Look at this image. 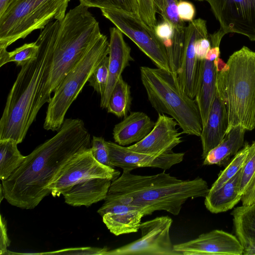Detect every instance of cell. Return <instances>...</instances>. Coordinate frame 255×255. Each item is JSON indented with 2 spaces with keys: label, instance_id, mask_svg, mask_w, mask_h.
Listing matches in <instances>:
<instances>
[{
  "label": "cell",
  "instance_id": "cell-1",
  "mask_svg": "<svg viewBox=\"0 0 255 255\" xmlns=\"http://www.w3.org/2000/svg\"><path fill=\"white\" fill-rule=\"evenodd\" d=\"M58 131L1 181L4 198L10 205L23 209L36 207L51 194L47 187L67 161L91 147L90 134L80 119L65 120Z\"/></svg>",
  "mask_w": 255,
  "mask_h": 255
},
{
  "label": "cell",
  "instance_id": "cell-2",
  "mask_svg": "<svg viewBox=\"0 0 255 255\" xmlns=\"http://www.w3.org/2000/svg\"><path fill=\"white\" fill-rule=\"evenodd\" d=\"M209 189L207 182L199 177L182 180L164 171L141 175L123 170L122 175L112 182L108 194L142 209L147 216L161 210L176 216L188 199L205 197Z\"/></svg>",
  "mask_w": 255,
  "mask_h": 255
},
{
  "label": "cell",
  "instance_id": "cell-3",
  "mask_svg": "<svg viewBox=\"0 0 255 255\" xmlns=\"http://www.w3.org/2000/svg\"><path fill=\"white\" fill-rule=\"evenodd\" d=\"M99 24L88 8L71 9L59 21L52 52L43 73L35 113L49 103L51 94L102 35Z\"/></svg>",
  "mask_w": 255,
  "mask_h": 255
},
{
  "label": "cell",
  "instance_id": "cell-4",
  "mask_svg": "<svg viewBox=\"0 0 255 255\" xmlns=\"http://www.w3.org/2000/svg\"><path fill=\"white\" fill-rule=\"evenodd\" d=\"M59 21L54 20L43 29L35 41L39 46L37 57L21 67L0 120V140L21 143L35 120L36 100Z\"/></svg>",
  "mask_w": 255,
  "mask_h": 255
},
{
  "label": "cell",
  "instance_id": "cell-5",
  "mask_svg": "<svg viewBox=\"0 0 255 255\" xmlns=\"http://www.w3.org/2000/svg\"><path fill=\"white\" fill-rule=\"evenodd\" d=\"M217 66V91L226 107L227 133L238 126L253 130L255 128V52L244 46L234 52L226 63L219 57Z\"/></svg>",
  "mask_w": 255,
  "mask_h": 255
},
{
  "label": "cell",
  "instance_id": "cell-6",
  "mask_svg": "<svg viewBox=\"0 0 255 255\" xmlns=\"http://www.w3.org/2000/svg\"><path fill=\"white\" fill-rule=\"evenodd\" d=\"M140 78L148 100L160 114L173 118L182 133L200 136L202 130L200 113L195 99L181 89L177 76L159 68L140 67Z\"/></svg>",
  "mask_w": 255,
  "mask_h": 255
},
{
  "label": "cell",
  "instance_id": "cell-7",
  "mask_svg": "<svg viewBox=\"0 0 255 255\" xmlns=\"http://www.w3.org/2000/svg\"><path fill=\"white\" fill-rule=\"evenodd\" d=\"M70 0H18L0 16V48L24 39L50 22L61 21Z\"/></svg>",
  "mask_w": 255,
  "mask_h": 255
},
{
  "label": "cell",
  "instance_id": "cell-8",
  "mask_svg": "<svg viewBox=\"0 0 255 255\" xmlns=\"http://www.w3.org/2000/svg\"><path fill=\"white\" fill-rule=\"evenodd\" d=\"M109 42L102 34L83 58L66 75L48 103L43 128L58 131L65 115L101 61L109 53Z\"/></svg>",
  "mask_w": 255,
  "mask_h": 255
},
{
  "label": "cell",
  "instance_id": "cell-9",
  "mask_svg": "<svg viewBox=\"0 0 255 255\" xmlns=\"http://www.w3.org/2000/svg\"><path fill=\"white\" fill-rule=\"evenodd\" d=\"M101 10L103 15L130 39L157 68L171 72L164 46L138 14L115 9Z\"/></svg>",
  "mask_w": 255,
  "mask_h": 255
},
{
  "label": "cell",
  "instance_id": "cell-10",
  "mask_svg": "<svg viewBox=\"0 0 255 255\" xmlns=\"http://www.w3.org/2000/svg\"><path fill=\"white\" fill-rule=\"evenodd\" d=\"M120 175L119 170L96 160L90 148L76 153L67 161L47 188L53 197H59L81 181L94 178L109 179L113 181Z\"/></svg>",
  "mask_w": 255,
  "mask_h": 255
},
{
  "label": "cell",
  "instance_id": "cell-11",
  "mask_svg": "<svg viewBox=\"0 0 255 255\" xmlns=\"http://www.w3.org/2000/svg\"><path fill=\"white\" fill-rule=\"evenodd\" d=\"M172 219L155 218L141 223V236L121 247L109 250L105 255H181L176 252L170 237Z\"/></svg>",
  "mask_w": 255,
  "mask_h": 255
},
{
  "label": "cell",
  "instance_id": "cell-12",
  "mask_svg": "<svg viewBox=\"0 0 255 255\" xmlns=\"http://www.w3.org/2000/svg\"><path fill=\"white\" fill-rule=\"evenodd\" d=\"M226 34L236 33L255 41V0H205Z\"/></svg>",
  "mask_w": 255,
  "mask_h": 255
},
{
  "label": "cell",
  "instance_id": "cell-13",
  "mask_svg": "<svg viewBox=\"0 0 255 255\" xmlns=\"http://www.w3.org/2000/svg\"><path fill=\"white\" fill-rule=\"evenodd\" d=\"M209 35L206 21L198 18L186 26L184 49L177 79L181 89L190 98L195 99L198 80L199 60L195 50L196 40Z\"/></svg>",
  "mask_w": 255,
  "mask_h": 255
},
{
  "label": "cell",
  "instance_id": "cell-14",
  "mask_svg": "<svg viewBox=\"0 0 255 255\" xmlns=\"http://www.w3.org/2000/svg\"><path fill=\"white\" fill-rule=\"evenodd\" d=\"M109 158L115 167L123 170L131 171L140 167L159 168L163 170L182 161L185 153L174 152L172 150L159 154H148L129 150L128 147L116 142L106 141Z\"/></svg>",
  "mask_w": 255,
  "mask_h": 255
},
{
  "label": "cell",
  "instance_id": "cell-15",
  "mask_svg": "<svg viewBox=\"0 0 255 255\" xmlns=\"http://www.w3.org/2000/svg\"><path fill=\"white\" fill-rule=\"evenodd\" d=\"M104 200L97 212L111 233L118 236L138 231L142 218L147 216L144 210L108 193Z\"/></svg>",
  "mask_w": 255,
  "mask_h": 255
},
{
  "label": "cell",
  "instance_id": "cell-16",
  "mask_svg": "<svg viewBox=\"0 0 255 255\" xmlns=\"http://www.w3.org/2000/svg\"><path fill=\"white\" fill-rule=\"evenodd\" d=\"M181 255H243L236 236L220 230L202 234L191 241L173 245Z\"/></svg>",
  "mask_w": 255,
  "mask_h": 255
},
{
  "label": "cell",
  "instance_id": "cell-17",
  "mask_svg": "<svg viewBox=\"0 0 255 255\" xmlns=\"http://www.w3.org/2000/svg\"><path fill=\"white\" fill-rule=\"evenodd\" d=\"M177 122L172 117L158 114L155 125L151 131L141 140L128 148L135 152L159 154L172 150L182 141L176 126Z\"/></svg>",
  "mask_w": 255,
  "mask_h": 255
},
{
  "label": "cell",
  "instance_id": "cell-18",
  "mask_svg": "<svg viewBox=\"0 0 255 255\" xmlns=\"http://www.w3.org/2000/svg\"><path fill=\"white\" fill-rule=\"evenodd\" d=\"M219 46H211L206 57L199 60L195 101L201 117L202 126L206 124L217 91L218 73L217 60Z\"/></svg>",
  "mask_w": 255,
  "mask_h": 255
},
{
  "label": "cell",
  "instance_id": "cell-19",
  "mask_svg": "<svg viewBox=\"0 0 255 255\" xmlns=\"http://www.w3.org/2000/svg\"><path fill=\"white\" fill-rule=\"evenodd\" d=\"M109 77L106 90L101 98L100 107L106 108L110 96L124 70L130 66L133 59L131 49L126 42L123 33L116 27L110 29Z\"/></svg>",
  "mask_w": 255,
  "mask_h": 255
},
{
  "label": "cell",
  "instance_id": "cell-20",
  "mask_svg": "<svg viewBox=\"0 0 255 255\" xmlns=\"http://www.w3.org/2000/svg\"><path fill=\"white\" fill-rule=\"evenodd\" d=\"M228 127V118L226 106L217 91L211 106L207 121L200 134L202 146V157L224 139Z\"/></svg>",
  "mask_w": 255,
  "mask_h": 255
},
{
  "label": "cell",
  "instance_id": "cell-21",
  "mask_svg": "<svg viewBox=\"0 0 255 255\" xmlns=\"http://www.w3.org/2000/svg\"><path fill=\"white\" fill-rule=\"evenodd\" d=\"M155 123L144 113L131 112L116 124L113 130L116 143L125 146L143 139L152 129Z\"/></svg>",
  "mask_w": 255,
  "mask_h": 255
},
{
  "label": "cell",
  "instance_id": "cell-22",
  "mask_svg": "<svg viewBox=\"0 0 255 255\" xmlns=\"http://www.w3.org/2000/svg\"><path fill=\"white\" fill-rule=\"evenodd\" d=\"M112 182L109 179L101 178L81 181L63 195L65 202L74 207L85 206L88 207L105 199Z\"/></svg>",
  "mask_w": 255,
  "mask_h": 255
},
{
  "label": "cell",
  "instance_id": "cell-23",
  "mask_svg": "<svg viewBox=\"0 0 255 255\" xmlns=\"http://www.w3.org/2000/svg\"><path fill=\"white\" fill-rule=\"evenodd\" d=\"M231 214L243 255H255V203L237 207Z\"/></svg>",
  "mask_w": 255,
  "mask_h": 255
},
{
  "label": "cell",
  "instance_id": "cell-24",
  "mask_svg": "<svg viewBox=\"0 0 255 255\" xmlns=\"http://www.w3.org/2000/svg\"><path fill=\"white\" fill-rule=\"evenodd\" d=\"M241 169L218 190L210 192L205 197L204 204L211 213L218 214L233 208L242 196L240 192Z\"/></svg>",
  "mask_w": 255,
  "mask_h": 255
},
{
  "label": "cell",
  "instance_id": "cell-25",
  "mask_svg": "<svg viewBox=\"0 0 255 255\" xmlns=\"http://www.w3.org/2000/svg\"><path fill=\"white\" fill-rule=\"evenodd\" d=\"M246 130L238 126L228 132L223 140L211 150L204 159L203 164L223 165L244 146Z\"/></svg>",
  "mask_w": 255,
  "mask_h": 255
},
{
  "label": "cell",
  "instance_id": "cell-26",
  "mask_svg": "<svg viewBox=\"0 0 255 255\" xmlns=\"http://www.w3.org/2000/svg\"><path fill=\"white\" fill-rule=\"evenodd\" d=\"M18 143L11 139L0 140V179H6L21 164L25 156L17 148Z\"/></svg>",
  "mask_w": 255,
  "mask_h": 255
},
{
  "label": "cell",
  "instance_id": "cell-27",
  "mask_svg": "<svg viewBox=\"0 0 255 255\" xmlns=\"http://www.w3.org/2000/svg\"><path fill=\"white\" fill-rule=\"evenodd\" d=\"M130 94V87L122 76L111 93L106 107L107 112L119 118L126 117L131 104Z\"/></svg>",
  "mask_w": 255,
  "mask_h": 255
},
{
  "label": "cell",
  "instance_id": "cell-28",
  "mask_svg": "<svg viewBox=\"0 0 255 255\" xmlns=\"http://www.w3.org/2000/svg\"><path fill=\"white\" fill-rule=\"evenodd\" d=\"M38 51L39 46L36 42L25 43L10 52L0 48V67L10 62L21 67L36 58Z\"/></svg>",
  "mask_w": 255,
  "mask_h": 255
},
{
  "label": "cell",
  "instance_id": "cell-29",
  "mask_svg": "<svg viewBox=\"0 0 255 255\" xmlns=\"http://www.w3.org/2000/svg\"><path fill=\"white\" fill-rule=\"evenodd\" d=\"M251 145L248 143L234 155L226 167L222 170L210 188V192L216 191L233 178L242 169L250 151Z\"/></svg>",
  "mask_w": 255,
  "mask_h": 255
},
{
  "label": "cell",
  "instance_id": "cell-30",
  "mask_svg": "<svg viewBox=\"0 0 255 255\" xmlns=\"http://www.w3.org/2000/svg\"><path fill=\"white\" fill-rule=\"evenodd\" d=\"M185 28H174V33L169 46L166 48L171 72L177 76L179 71L185 40Z\"/></svg>",
  "mask_w": 255,
  "mask_h": 255
},
{
  "label": "cell",
  "instance_id": "cell-31",
  "mask_svg": "<svg viewBox=\"0 0 255 255\" xmlns=\"http://www.w3.org/2000/svg\"><path fill=\"white\" fill-rule=\"evenodd\" d=\"M79 0L80 4L88 8L97 7L101 9H115L138 14L137 0Z\"/></svg>",
  "mask_w": 255,
  "mask_h": 255
},
{
  "label": "cell",
  "instance_id": "cell-32",
  "mask_svg": "<svg viewBox=\"0 0 255 255\" xmlns=\"http://www.w3.org/2000/svg\"><path fill=\"white\" fill-rule=\"evenodd\" d=\"M109 77V56L104 58L92 73L88 82L101 96H103Z\"/></svg>",
  "mask_w": 255,
  "mask_h": 255
},
{
  "label": "cell",
  "instance_id": "cell-33",
  "mask_svg": "<svg viewBox=\"0 0 255 255\" xmlns=\"http://www.w3.org/2000/svg\"><path fill=\"white\" fill-rule=\"evenodd\" d=\"M255 172V144L250 146V151L245 162L241 169L240 192L242 196L245 193L247 187Z\"/></svg>",
  "mask_w": 255,
  "mask_h": 255
},
{
  "label": "cell",
  "instance_id": "cell-34",
  "mask_svg": "<svg viewBox=\"0 0 255 255\" xmlns=\"http://www.w3.org/2000/svg\"><path fill=\"white\" fill-rule=\"evenodd\" d=\"M138 14L141 19L152 30L157 25L156 13L157 11L153 0H137Z\"/></svg>",
  "mask_w": 255,
  "mask_h": 255
},
{
  "label": "cell",
  "instance_id": "cell-35",
  "mask_svg": "<svg viewBox=\"0 0 255 255\" xmlns=\"http://www.w3.org/2000/svg\"><path fill=\"white\" fill-rule=\"evenodd\" d=\"M106 141L102 137L93 136L91 142V150L96 160L103 165L115 168V166L110 161L109 150Z\"/></svg>",
  "mask_w": 255,
  "mask_h": 255
},
{
  "label": "cell",
  "instance_id": "cell-36",
  "mask_svg": "<svg viewBox=\"0 0 255 255\" xmlns=\"http://www.w3.org/2000/svg\"><path fill=\"white\" fill-rule=\"evenodd\" d=\"M109 251L107 247H79L64 249L50 252L37 253L40 255H105Z\"/></svg>",
  "mask_w": 255,
  "mask_h": 255
},
{
  "label": "cell",
  "instance_id": "cell-37",
  "mask_svg": "<svg viewBox=\"0 0 255 255\" xmlns=\"http://www.w3.org/2000/svg\"><path fill=\"white\" fill-rule=\"evenodd\" d=\"M154 32L166 50L171 42L174 33L173 26L169 22L163 20L161 23L157 24L154 28Z\"/></svg>",
  "mask_w": 255,
  "mask_h": 255
},
{
  "label": "cell",
  "instance_id": "cell-38",
  "mask_svg": "<svg viewBox=\"0 0 255 255\" xmlns=\"http://www.w3.org/2000/svg\"><path fill=\"white\" fill-rule=\"evenodd\" d=\"M177 11L180 18L182 21H192L195 13L194 5L187 1H179L177 4Z\"/></svg>",
  "mask_w": 255,
  "mask_h": 255
},
{
  "label": "cell",
  "instance_id": "cell-39",
  "mask_svg": "<svg viewBox=\"0 0 255 255\" xmlns=\"http://www.w3.org/2000/svg\"><path fill=\"white\" fill-rule=\"evenodd\" d=\"M211 47L209 36L198 39L195 44V50L197 59L199 60L205 59Z\"/></svg>",
  "mask_w": 255,
  "mask_h": 255
},
{
  "label": "cell",
  "instance_id": "cell-40",
  "mask_svg": "<svg viewBox=\"0 0 255 255\" xmlns=\"http://www.w3.org/2000/svg\"><path fill=\"white\" fill-rule=\"evenodd\" d=\"M10 245L7 232L6 222L2 215H0V254H8L7 248Z\"/></svg>",
  "mask_w": 255,
  "mask_h": 255
},
{
  "label": "cell",
  "instance_id": "cell-41",
  "mask_svg": "<svg viewBox=\"0 0 255 255\" xmlns=\"http://www.w3.org/2000/svg\"><path fill=\"white\" fill-rule=\"evenodd\" d=\"M241 201L243 205H251L255 203V172L246 192L242 196Z\"/></svg>",
  "mask_w": 255,
  "mask_h": 255
},
{
  "label": "cell",
  "instance_id": "cell-42",
  "mask_svg": "<svg viewBox=\"0 0 255 255\" xmlns=\"http://www.w3.org/2000/svg\"><path fill=\"white\" fill-rule=\"evenodd\" d=\"M18 0H0V16Z\"/></svg>",
  "mask_w": 255,
  "mask_h": 255
},
{
  "label": "cell",
  "instance_id": "cell-43",
  "mask_svg": "<svg viewBox=\"0 0 255 255\" xmlns=\"http://www.w3.org/2000/svg\"></svg>",
  "mask_w": 255,
  "mask_h": 255
},
{
  "label": "cell",
  "instance_id": "cell-44",
  "mask_svg": "<svg viewBox=\"0 0 255 255\" xmlns=\"http://www.w3.org/2000/svg\"><path fill=\"white\" fill-rule=\"evenodd\" d=\"M254 143L255 144V142H254Z\"/></svg>",
  "mask_w": 255,
  "mask_h": 255
}]
</instances>
